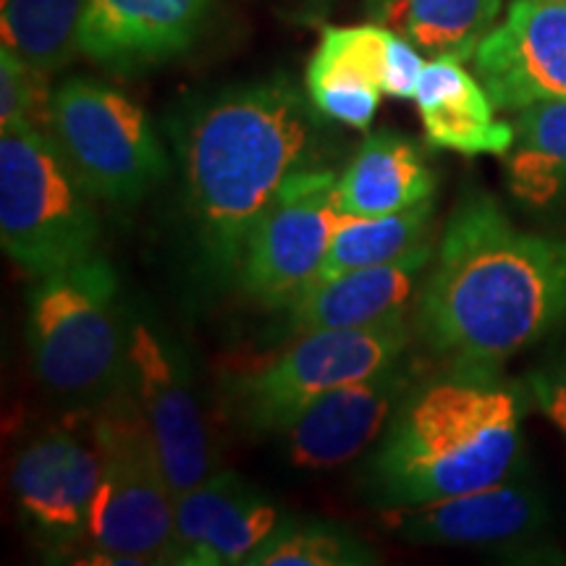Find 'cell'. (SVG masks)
Here are the masks:
<instances>
[{
    "instance_id": "3",
    "label": "cell",
    "mask_w": 566,
    "mask_h": 566,
    "mask_svg": "<svg viewBox=\"0 0 566 566\" xmlns=\"http://www.w3.org/2000/svg\"><path fill=\"white\" fill-rule=\"evenodd\" d=\"M530 405L527 384L499 365L449 363L396 409L363 467V495L384 512L501 483L525 464Z\"/></svg>"
},
{
    "instance_id": "23",
    "label": "cell",
    "mask_w": 566,
    "mask_h": 566,
    "mask_svg": "<svg viewBox=\"0 0 566 566\" xmlns=\"http://www.w3.org/2000/svg\"><path fill=\"white\" fill-rule=\"evenodd\" d=\"M433 200L386 216H344L317 279L396 263L428 244Z\"/></svg>"
},
{
    "instance_id": "2",
    "label": "cell",
    "mask_w": 566,
    "mask_h": 566,
    "mask_svg": "<svg viewBox=\"0 0 566 566\" xmlns=\"http://www.w3.org/2000/svg\"><path fill=\"white\" fill-rule=\"evenodd\" d=\"M315 103L289 80L218 92L176 129L187 210L202 263L233 283L252 223L317 139Z\"/></svg>"
},
{
    "instance_id": "10",
    "label": "cell",
    "mask_w": 566,
    "mask_h": 566,
    "mask_svg": "<svg viewBox=\"0 0 566 566\" xmlns=\"http://www.w3.org/2000/svg\"><path fill=\"white\" fill-rule=\"evenodd\" d=\"M124 388L158 446L176 499L218 472L189 354L171 331L137 310H129Z\"/></svg>"
},
{
    "instance_id": "24",
    "label": "cell",
    "mask_w": 566,
    "mask_h": 566,
    "mask_svg": "<svg viewBox=\"0 0 566 566\" xmlns=\"http://www.w3.org/2000/svg\"><path fill=\"white\" fill-rule=\"evenodd\" d=\"M87 0H3L0 38L40 74H55L80 51Z\"/></svg>"
},
{
    "instance_id": "17",
    "label": "cell",
    "mask_w": 566,
    "mask_h": 566,
    "mask_svg": "<svg viewBox=\"0 0 566 566\" xmlns=\"http://www.w3.org/2000/svg\"><path fill=\"white\" fill-rule=\"evenodd\" d=\"M210 0H87L80 51L118 69L147 66L187 51Z\"/></svg>"
},
{
    "instance_id": "26",
    "label": "cell",
    "mask_w": 566,
    "mask_h": 566,
    "mask_svg": "<svg viewBox=\"0 0 566 566\" xmlns=\"http://www.w3.org/2000/svg\"><path fill=\"white\" fill-rule=\"evenodd\" d=\"M51 101L48 74L27 66L9 48H0V126L32 124L45 129Z\"/></svg>"
},
{
    "instance_id": "5",
    "label": "cell",
    "mask_w": 566,
    "mask_h": 566,
    "mask_svg": "<svg viewBox=\"0 0 566 566\" xmlns=\"http://www.w3.org/2000/svg\"><path fill=\"white\" fill-rule=\"evenodd\" d=\"M51 134L0 126V244L30 279L97 254L101 218Z\"/></svg>"
},
{
    "instance_id": "13",
    "label": "cell",
    "mask_w": 566,
    "mask_h": 566,
    "mask_svg": "<svg viewBox=\"0 0 566 566\" xmlns=\"http://www.w3.org/2000/svg\"><path fill=\"white\" fill-rule=\"evenodd\" d=\"M472 66L499 111L566 101V3L512 0Z\"/></svg>"
},
{
    "instance_id": "7",
    "label": "cell",
    "mask_w": 566,
    "mask_h": 566,
    "mask_svg": "<svg viewBox=\"0 0 566 566\" xmlns=\"http://www.w3.org/2000/svg\"><path fill=\"white\" fill-rule=\"evenodd\" d=\"M45 132L95 200L137 205L168 176L166 150L147 113L105 82H63L53 92Z\"/></svg>"
},
{
    "instance_id": "29",
    "label": "cell",
    "mask_w": 566,
    "mask_h": 566,
    "mask_svg": "<svg viewBox=\"0 0 566 566\" xmlns=\"http://www.w3.org/2000/svg\"><path fill=\"white\" fill-rule=\"evenodd\" d=\"M548 3H566V0H548Z\"/></svg>"
},
{
    "instance_id": "9",
    "label": "cell",
    "mask_w": 566,
    "mask_h": 566,
    "mask_svg": "<svg viewBox=\"0 0 566 566\" xmlns=\"http://www.w3.org/2000/svg\"><path fill=\"white\" fill-rule=\"evenodd\" d=\"M344 210L338 176L302 166L286 176L244 239L237 283L268 310H283L317 279Z\"/></svg>"
},
{
    "instance_id": "4",
    "label": "cell",
    "mask_w": 566,
    "mask_h": 566,
    "mask_svg": "<svg viewBox=\"0 0 566 566\" xmlns=\"http://www.w3.org/2000/svg\"><path fill=\"white\" fill-rule=\"evenodd\" d=\"M129 310L103 254L34 279L27 346L40 384L76 405L101 407L124 388Z\"/></svg>"
},
{
    "instance_id": "28",
    "label": "cell",
    "mask_w": 566,
    "mask_h": 566,
    "mask_svg": "<svg viewBox=\"0 0 566 566\" xmlns=\"http://www.w3.org/2000/svg\"><path fill=\"white\" fill-rule=\"evenodd\" d=\"M424 55L417 51L412 42L399 38L394 32L391 53H388V71H386V95L396 101H415L417 84H420Z\"/></svg>"
},
{
    "instance_id": "21",
    "label": "cell",
    "mask_w": 566,
    "mask_h": 566,
    "mask_svg": "<svg viewBox=\"0 0 566 566\" xmlns=\"http://www.w3.org/2000/svg\"><path fill=\"white\" fill-rule=\"evenodd\" d=\"M504 0H365L375 24L412 42L428 59L472 61Z\"/></svg>"
},
{
    "instance_id": "6",
    "label": "cell",
    "mask_w": 566,
    "mask_h": 566,
    "mask_svg": "<svg viewBox=\"0 0 566 566\" xmlns=\"http://www.w3.org/2000/svg\"><path fill=\"white\" fill-rule=\"evenodd\" d=\"M92 433L101 449V488L87 546L71 562L166 564L176 495L158 446L126 388L97 407Z\"/></svg>"
},
{
    "instance_id": "1",
    "label": "cell",
    "mask_w": 566,
    "mask_h": 566,
    "mask_svg": "<svg viewBox=\"0 0 566 566\" xmlns=\"http://www.w3.org/2000/svg\"><path fill=\"white\" fill-rule=\"evenodd\" d=\"M566 323V237L514 226L483 192L462 197L420 294L422 342L449 363L504 365Z\"/></svg>"
},
{
    "instance_id": "16",
    "label": "cell",
    "mask_w": 566,
    "mask_h": 566,
    "mask_svg": "<svg viewBox=\"0 0 566 566\" xmlns=\"http://www.w3.org/2000/svg\"><path fill=\"white\" fill-rule=\"evenodd\" d=\"M430 260L433 247L424 244L396 263L310 281L283 307V325L292 336H302L310 331L365 328L401 317Z\"/></svg>"
},
{
    "instance_id": "22",
    "label": "cell",
    "mask_w": 566,
    "mask_h": 566,
    "mask_svg": "<svg viewBox=\"0 0 566 566\" xmlns=\"http://www.w3.org/2000/svg\"><path fill=\"white\" fill-rule=\"evenodd\" d=\"M506 187L527 210L566 202V101L516 111L514 145L504 155Z\"/></svg>"
},
{
    "instance_id": "20",
    "label": "cell",
    "mask_w": 566,
    "mask_h": 566,
    "mask_svg": "<svg viewBox=\"0 0 566 566\" xmlns=\"http://www.w3.org/2000/svg\"><path fill=\"white\" fill-rule=\"evenodd\" d=\"M436 174L420 147L399 132H373L338 176L344 216H386L433 200Z\"/></svg>"
},
{
    "instance_id": "27",
    "label": "cell",
    "mask_w": 566,
    "mask_h": 566,
    "mask_svg": "<svg viewBox=\"0 0 566 566\" xmlns=\"http://www.w3.org/2000/svg\"><path fill=\"white\" fill-rule=\"evenodd\" d=\"M525 384L533 407L554 424L566 441V346L535 373H530Z\"/></svg>"
},
{
    "instance_id": "18",
    "label": "cell",
    "mask_w": 566,
    "mask_h": 566,
    "mask_svg": "<svg viewBox=\"0 0 566 566\" xmlns=\"http://www.w3.org/2000/svg\"><path fill=\"white\" fill-rule=\"evenodd\" d=\"M394 32L380 24L328 27L307 63V95L331 122L370 129L386 95Z\"/></svg>"
},
{
    "instance_id": "25",
    "label": "cell",
    "mask_w": 566,
    "mask_h": 566,
    "mask_svg": "<svg viewBox=\"0 0 566 566\" xmlns=\"http://www.w3.org/2000/svg\"><path fill=\"white\" fill-rule=\"evenodd\" d=\"M380 558L336 522L283 514L244 566H370Z\"/></svg>"
},
{
    "instance_id": "14",
    "label": "cell",
    "mask_w": 566,
    "mask_h": 566,
    "mask_svg": "<svg viewBox=\"0 0 566 566\" xmlns=\"http://www.w3.org/2000/svg\"><path fill=\"white\" fill-rule=\"evenodd\" d=\"M415 384L412 363L407 365L401 357L384 370L321 396L279 433L289 464L307 472L349 464L367 446L380 441Z\"/></svg>"
},
{
    "instance_id": "11",
    "label": "cell",
    "mask_w": 566,
    "mask_h": 566,
    "mask_svg": "<svg viewBox=\"0 0 566 566\" xmlns=\"http://www.w3.org/2000/svg\"><path fill=\"white\" fill-rule=\"evenodd\" d=\"M101 472L92 424H55L19 451L11 470L13 504L32 541L55 562L87 546Z\"/></svg>"
},
{
    "instance_id": "15",
    "label": "cell",
    "mask_w": 566,
    "mask_h": 566,
    "mask_svg": "<svg viewBox=\"0 0 566 566\" xmlns=\"http://www.w3.org/2000/svg\"><path fill=\"white\" fill-rule=\"evenodd\" d=\"M281 516V509L237 472H212L176 499L166 564L244 566Z\"/></svg>"
},
{
    "instance_id": "8",
    "label": "cell",
    "mask_w": 566,
    "mask_h": 566,
    "mask_svg": "<svg viewBox=\"0 0 566 566\" xmlns=\"http://www.w3.org/2000/svg\"><path fill=\"white\" fill-rule=\"evenodd\" d=\"M405 315L365 328L310 331L279 357L231 386L233 415L252 433L279 436L310 405L336 388L384 370L407 354Z\"/></svg>"
},
{
    "instance_id": "19",
    "label": "cell",
    "mask_w": 566,
    "mask_h": 566,
    "mask_svg": "<svg viewBox=\"0 0 566 566\" xmlns=\"http://www.w3.org/2000/svg\"><path fill=\"white\" fill-rule=\"evenodd\" d=\"M424 139L441 150L467 158L495 155L504 158L514 145V124L495 116V103L478 74L462 61L430 59L415 92Z\"/></svg>"
},
{
    "instance_id": "12",
    "label": "cell",
    "mask_w": 566,
    "mask_h": 566,
    "mask_svg": "<svg viewBox=\"0 0 566 566\" xmlns=\"http://www.w3.org/2000/svg\"><path fill=\"white\" fill-rule=\"evenodd\" d=\"M546 495L525 464L501 483L415 506L384 509V527L417 546H457L520 554L548 527Z\"/></svg>"
}]
</instances>
